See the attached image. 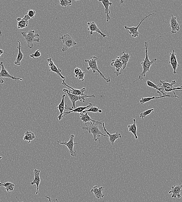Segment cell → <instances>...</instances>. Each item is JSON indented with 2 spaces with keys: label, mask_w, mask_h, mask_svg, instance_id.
I'll return each mask as SVG.
<instances>
[{
  "label": "cell",
  "mask_w": 182,
  "mask_h": 202,
  "mask_svg": "<svg viewBox=\"0 0 182 202\" xmlns=\"http://www.w3.org/2000/svg\"><path fill=\"white\" fill-rule=\"evenodd\" d=\"M144 45L145 46L146 56L145 59H143L142 62H141V67H142L143 69V72L140 75L138 79L134 81L133 82H135L138 80H144V78L145 77L146 73L148 72H150V69L151 66L157 61L156 59H152L151 61L150 60L149 57L148 53V43L147 42H144Z\"/></svg>",
  "instance_id": "6da1fadb"
},
{
  "label": "cell",
  "mask_w": 182,
  "mask_h": 202,
  "mask_svg": "<svg viewBox=\"0 0 182 202\" xmlns=\"http://www.w3.org/2000/svg\"><path fill=\"white\" fill-rule=\"evenodd\" d=\"M99 124L100 123H93L92 122H90L89 126H88L87 124H84L82 129L88 131L89 134H92L93 137V140L95 142H96L98 140H99L100 143V139L99 137H100V135L106 137H108V136L105 135L101 132L98 127Z\"/></svg>",
  "instance_id": "7a4b0ae2"
},
{
  "label": "cell",
  "mask_w": 182,
  "mask_h": 202,
  "mask_svg": "<svg viewBox=\"0 0 182 202\" xmlns=\"http://www.w3.org/2000/svg\"><path fill=\"white\" fill-rule=\"evenodd\" d=\"M21 34L26 42L28 48L30 49L33 47L34 43H39L40 41L38 37L40 35L38 34H35V31H29L28 34L26 32H22Z\"/></svg>",
  "instance_id": "3957f363"
},
{
  "label": "cell",
  "mask_w": 182,
  "mask_h": 202,
  "mask_svg": "<svg viewBox=\"0 0 182 202\" xmlns=\"http://www.w3.org/2000/svg\"><path fill=\"white\" fill-rule=\"evenodd\" d=\"M98 58L95 56H92L91 58V59L90 60H88V59H85V62H87L89 67H87V70H89L90 69H91L92 70L93 73H95L96 71H97L99 73L101 77L103 78L106 81L107 83L110 82V79L109 77L108 78H106L104 76V75L101 73L100 70L98 68L97 60Z\"/></svg>",
  "instance_id": "277c9868"
},
{
  "label": "cell",
  "mask_w": 182,
  "mask_h": 202,
  "mask_svg": "<svg viewBox=\"0 0 182 202\" xmlns=\"http://www.w3.org/2000/svg\"><path fill=\"white\" fill-rule=\"evenodd\" d=\"M59 40L63 41V46L62 50L63 52L68 51L69 48H72L77 44L75 40L68 34L62 36Z\"/></svg>",
  "instance_id": "5b68a950"
},
{
  "label": "cell",
  "mask_w": 182,
  "mask_h": 202,
  "mask_svg": "<svg viewBox=\"0 0 182 202\" xmlns=\"http://www.w3.org/2000/svg\"><path fill=\"white\" fill-rule=\"evenodd\" d=\"M63 91L64 92V93H67L68 96L69 97V100H70L71 102L72 103V106L71 108L73 109H76V106L75 103L77 101H83V103H84L85 98L89 97L95 98V97L94 95H87L86 96H77V95H73L72 94L70 93L69 92V90H68V89H63Z\"/></svg>",
  "instance_id": "8992f818"
},
{
  "label": "cell",
  "mask_w": 182,
  "mask_h": 202,
  "mask_svg": "<svg viewBox=\"0 0 182 202\" xmlns=\"http://www.w3.org/2000/svg\"><path fill=\"white\" fill-rule=\"evenodd\" d=\"M75 137L73 134H71L70 137V139L69 141L68 142L66 141L62 142L60 140L57 141L59 144L64 145L67 147L68 150L70 153L71 156L73 157H75L77 156V151H74L73 150L74 147V145L78 144V143H74V139Z\"/></svg>",
  "instance_id": "52a82bcc"
},
{
  "label": "cell",
  "mask_w": 182,
  "mask_h": 202,
  "mask_svg": "<svg viewBox=\"0 0 182 202\" xmlns=\"http://www.w3.org/2000/svg\"><path fill=\"white\" fill-rule=\"evenodd\" d=\"M153 15H155V14L154 13L150 14V15L146 16L145 18H144L142 20H141L140 22L139 23V24L137 26H136V27H134V26H133V27H128V26H124V27L125 28L126 31H129V33L131 35L132 37L136 38V37H138V35H139V32H138V30L141 23H142L144 21L146 18H148V17L150 16Z\"/></svg>",
  "instance_id": "ba28073f"
},
{
  "label": "cell",
  "mask_w": 182,
  "mask_h": 202,
  "mask_svg": "<svg viewBox=\"0 0 182 202\" xmlns=\"http://www.w3.org/2000/svg\"><path fill=\"white\" fill-rule=\"evenodd\" d=\"M93 105L91 103H89L88 106H80V107H78L76 108V109H73L71 108L70 106H68V105H65V109L69 110L70 111H68V112H64V114L63 115V117H64V116L68 115L69 114L71 113L74 112V113H81L83 112V111H84L86 109H87L88 108H89L91 107V106H92Z\"/></svg>",
  "instance_id": "9c48e42d"
},
{
  "label": "cell",
  "mask_w": 182,
  "mask_h": 202,
  "mask_svg": "<svg viewBox=\"0 0 182 202\" xmlns=\"http://www.w3.org/2000/svg\"><path fill=\"white\" fill-rule=\"evenodd\" d=\"M110 65L116 68L114 73L117 76L121 74L123 71V64L118 57L116 58V59L112 60Z\"/></svg>",
  "instance_id": "30bf717a"
},
{
  "label": "cell",
  "mask_w": 182,
  "mask_h": 202,
  "mask_svg": "<svg viewBox=\"0 0 182 202\" xmlns=\"http://www.w3.org/2000/svg\"><path fill=\"white\" fill-rule=\"evenodd\" d=\"M47 61L48 62V65H49L50 68L49 71L56 73L57 75L60 76L62 79L65 80L66 79V77L64 76L61 73L62 70L57 68L56 66L54 64L53 61L52 60V59L51 58H49V59H47Z\"/></svg>",
  "instance_id": "8fae6325"
},
{
  "label": "cell",
  "mask_w": 182,
  "mask_h": 202,
  "mask_svg": "<svg viewBox=\"0 0 182 202\" xmlns=\"http://www.w3.org/2000/svg\"><path fill=\"white\" fill-rule=\"evenodd\" d=\"M0 65L1 67V72H0V78H10L13 80H15L16 81L19 80L21 81H23V79L21 78H16L15 76H13L9 74L8 72L6 69L5 67L4 64V62H1L0 63Z\"/></svg>",
  "instance_id": "7c38bea8"
},
{
  "label": "cell",
  "mask_w": 182,
  "mask_h": 202,
  "mask_svg": "<svg viewBox=\"0 0 182 202\" xmlns=\"http://www.w3.org/2000/svg\"><path fill=\"white\" fill-rule=\"evenodd\" d=\"M170 56V61L169 63L171 66L173 68L174 74H175L177 73L176 70L178 67H179V64H178L176 56V53L175 52V50L173 49L171 53L169 54Z\"/></svg>",
  "instance_id": "4fadbf2b"
},
{
  "label": "cell",
  "mask_w": 182,
  "mask_h": 202,
  "mask_svg": "<svg viewBox=\"0 0 182 202\" xmlns=\"http://www.w3.org/2000/svg\"><path fill=\"white\" fill-rule=\"evenodd\" d=\"M182 184L175 185L172 186L171 189L168 192L169 194H172V198H181V192Z\"/></svg>",
  "instance_id": "5bb4252c"
},
{
  "label": "cell",
  "mask_w": 182,
  "mask_h": 202,
  "mask_svg": "<svg viewBox=\"0 0 182 202\" xmlns=\"http://www.w3.org/2000/svg\"><path fill=\"white\" fill-rule=\"evenodd\" d=\"M64 80H63L62 84L64 86H66L69 88H70L72 90H69V92L70 93L72 94L73 95H77L78 96H86V95L84 94V93L86 91V89L85 87H83V88L81 89V90H78V89H74L73 87H70L68 84H67L65 82Z\"/></svg>",
  "instance_id": "9a60e30c"
},
{
  "label": "cell",
  "mask_w": 182,
  "mask_h": 202,
  "mask_svg": "<svg viewBox=\"0 0 182 202\" xmlns=\"http://www.w3.org/2000/svg\"><path fill=\"white\" fill-rule=\"evenodd\" d=\"M169 26L171 28V33L172 34L176 33L177 32L180 31V27L177 21L176 17L174 16L172 14L170 19Z\"/></svg>",
  "instance_id": "2e32d148"
},
{
  "label": "cell",
  "mask_w": 182,
  "mask_h": 202,
  "mask_svg": "<svg viewBox=\"0 0 182 202\" xmlns=\"http://www.w3.org/2000/svg\"><path fill=\"white\" fill-rule=\"evenodd\" d=\"M102 126L103 128L104 131L106 133V134H108V137L109 138V141L110 143H111L112 146H113V149L115 141H116L117 139L121 138V134L119 132H116L115 134H110L107 131L106 129L105 126V123H104V122L102 124Z\"/></svg>",
  "instance_id": "e0dca14e"
},
{
  "label": "cell",
  "mask_w": 182,
  "mask_h": 202,
  "mask_svg": "<svg viewBox=\"0 0 182 202\" xmlns=\"http://www.w3.org/2000/svg\"><path fill=\"white\" fill-rule=\"evenodd\" d=\"M87 25L88 26V27L87 30L88 31H90V35H92L93 32H98V33H99L102 36L103 38H105V37H107L106 35L104 34L102 32H101L99 28H98L97 25H96V23H95L94 21L88 22L87 23Z\"/></svg>",
  "instance_id": "ac0fdd59"
},
{
  "label": "cell",
  "mask_w": 182,
  "mask_h": 202,
  "mask_svg": "<svg viewBox=\"0 0 182 202\" xmlns=\"http://www.w3.org/2000/svg\"><path fill=\"white\" fill-rule=\"evenodd\" d=\"M30 19L29 16L27 15H25L24 18H17L18 23L17 27L18 29H23L27 27L29 24V20Z\"/></svg>",
  "instance_id": "d6986e66"
},
{
  "label": "cell",
  "mask_w": 182,
  "mask_h": 202,
  "mask_svg": "<svg viewBox=\"0 0 182 202\" xmlns=\"http://www.w3.org/2000/svg\"><path fill=\"white\" fill-rule=\"evenodd\" d=\"M102 3L105 7V12L106 15V21L108 22L109 20L112 19L111 17L109 15L110 13V11L109 7L110 6H112L113 3L110 2L109 0H102V1H98Z\"/></svg>",
  "instance_id": "ffe728a7"
},
{
  "label": "cell",
  "mask_w": 182,
  "mask_h": 202,
  "mask_svg": "<svg viewBox=\"0 0 182 202\" xmlns=\"http://www.w3.org/2000/svg\"><path fill=\"white\" fill-rule=\"evenodd\" d=\"M40 171L39 170H37V169L34 170V179L31 182V185H33L34 184L36 185L37 187V191L36 192V195L38 194L39 186L40 185V181H41V179H40Z\"/></svg>",
  "instance_id": "44dd1931"
},
{
  "label": "cell",
  "mask_w": 182,
  "mask_h": 202,
  "mask_svg": "<svg viewBox=\"0 0 182 202\" xmlns=\"http://www.w3.org/2000/svg\"><path fill=\"white\" fill-rule=\"evenodd\" d=\"M172 98V97H176L177 98H179V97L177 95H165V96H161L159 97H155V96L152 97H147V98H141V99L140 100V102L142 105H144V103H147V102H149L151 101L152 100H154L155 99H158V98Z\"/></svg>",
  "instance_id": "7402d4cb"
},
{
  "label": "cell",
  "mask_w": 182,
  "mask_h": 202,
  "mask_svg": "<svg viewBox=\"0 0 182 202\" xmlns=\"http://www.w3.org/2000/svg\"><path fill=\"white\" fill-rule=\"evenodd\" d=\"M66 97V95H63L62 96V99L61 102L57 106V108L59 109L60 112V114L59 116L57 117V118L59 120H60L63 118V115L64 114V110L65 109V105L64 102V98Z\"/></svg>",
  "instance_id": "603a6c76"
},
{
  "label": "cell",
  "mask_w": 182,
  "mask_h": 202,
  "mask_svg": "<svg viewBox=\"0 0 182 202\" xmlns=\"http://www.w3.org/2000/svg\"><path fill=\"white\" fill-rule=\"evenodd\" d=\"M122 51L123 53L122 55L118 56V58L120 59L123 64L122 70H123L127 66V64L130 59V55L128 53H125L123 51Z\"/></svg>",
  "instance_id": "cb8c5ba5"
},
{
  "label": "cell",
  "mask_w": 182,
  "mask_h": 202,
  "mask_svg": "<svg viewBox=\"0 0 182 202\" xmlns=\"http://www.w3.org/2000/svg\"><path fill=\"white\" fill-rule=\"evenodd\" d=\"M103 187H100L98 188L97 186H94L91 190V192H93L95 197L98 199L104 198V195L102 194Z\"/></svg>",
  "instance_id": "d4e9b609"
},
{
  "label": "cell",
  "mask_w": 182,
  "mask_h": 202,
  "mask_svg": "<svg viewBox=\"0 0 182 202\" xmlns=\"http://www.w3.org/2000/svg\"><path fill=\"white\" fill-rule=\"evenodd\" d=\"M176 82L175 80L172 81L170 83L166 82V81L161 80L158 85L161 88L164 89V90H167V89H172L175 87H173V85L176 84Z\"/></svg>",
  "instance_id": "484cf974"
},
{
  "label": "cell",
  "mask_w": 182,
  "mask_h": 202,
  "mask_svg": "<svg viewBox=\"0 0 182 202\" xmlns=\"http://www.w3.org/2000/svg\"><path fill=\"white\" fill-rule=\"evenodd\" d=\"M18 43L19 44V46L17 47L18 49V53L16 60L14 62V64L16 65L19 66L21 65V62L23 58V54L21 51V42L19 40H18Z\"/></svg>",
  "instance_id": "4316f807"
},
{
  "label": "cell",
  "mask_w": 182,
  "mask_h": 202,
  "mask_svg": "<svg viewBox=\"0 0 182 202\" xmlns=\"http://www.w3.org/2000/svg\"><path fill=\"white\" fill-rule=\"evenodd\" d=\"M80 117L81 118V120L83 121L84 124H87V122H92L93 123H100V124H102V123H100L99 121H96V120H92L90 117V116L88 115L87 112H85V113H80Z\"/></svg>",
  "instance_id": "83f0119b"
},
{
  "label": "cell",
  "mask_w": 182,
  "mask_h": 202,
  "mask_svg": "<svg viewBox=\"0 0 182 202\" xmlns=\"http://www.w3.org/2000/svg\"><path fill=\"white\" fill-rule=\"evenodd\" d=\"M133 124L128 125L127 127L128 128L129 131L131 132L135 136V139L137 140L138 139V136L137 135V125L136 123V120L134 119Z\"/></svg>",
  "instance_id": "f1b7e54d"
},
{
  "label": "cell",
  "mask_w": 182,
  "mask_h": 202,
  "mask_svg": "<svg viewBox=\"0 0 182 202\" xmlns=\"http://www.w3.org/2000/svg\"><path fill=\"white\" fill-rule=\"evenodd\" d=\"M35 138V135L31 131H26L24 137H23V140L28 141V143H29Z\"/></svg>",
  "instance_id": "f546056e"
},
{
  "label": "cell",
  "mask_w": 182,
  "mask_h": 202,
  "mask_svg": "<svg viewBox=\"0 0 182 202\" xmlns=\"http://www.w3.org/2000/svg\"><path fill=\"white\" fill-rule=\"evenodd\" d=\"M0 187H5V190L7 192L12 191L15 187V185L13 183L7 182L2 183L0 182Z\"/></svg>",
  "instance_id": "4dcf8cb0"
},
{
  "label": "cell",
  "mask_w": 182,
  "mask_h": 202,
  "mask_svg": "<svg viewBox=\"0 0 182 202\" xmlns=\"http://www.w3.org/2000/svg\"><path fill=\"white\" fill-rule=\"evenodd\" d=\"M146 85L148 86V87H152V88L156 89V90H158V91L162 93L163 96H165V95H167L162 91L164 90V89L161 88V87H158V85H155V84H154L153 82L150 81L148 80L146 83Z\"/></svg>",
  "instance_id": "1f68e13d"
},
{
  "label": "cell",
  "mask_w": 182,
  "mask_h": 202,
  "mask_svg": "<svg viewBox=\"0 0 182 202\" xmlns=\"http://www.w3.org/2000/svg\"><path fill=\"white\" fill-rule=\"evenodd\" d=\"M102 112V110H101L99 109V108L97 107H93L92 106H91V108H89L87 110H85L83 111V113H85V112H99L100 113H101Z\"/></svg>",
  "instance_id": "d6a6232c"
},
{
  "label": "cell",
  "mask_w": 182,
  "mask_h": 202,
  "mask_svg": "<svg viewBox=\"0 0 182 202\" xmlns=\"http://www.w3.org/2000/svg\"><path fill=\"white\" fill-rule=\"evenodd\" d=\"M153 111L154 109H152L144 111V112H141L140 114V117L142 119V120H144V117L150 114Z\"/></svg>",
  "instance_id": "836d02e7"
},
{
  "label": "cell",
  "mask_w": 182,
  "mask_h": 202,
  "mask_svg": "<svg viewBox=\"0 0 182 202\" xmlns=\"http://www.w3.org/2000/svg\"><path fill=\"white\" fill-rule=\"evenodd\" d=\"M72 1L70 0H60V4L63 7H67L71 5Z\"/></svg>",
  "instance_id": "e575fe53"
},
{
  "label": "cell",
  "mask_w": 182,
  "mask_h": 202,
  "mask_svg": "<svg viewBox=\"0 0 182 202\" xmlns=\"http://www.w3.org/2000/svg\"><path fill=\"white\" fill-rule=\"evenodd\" d=\"M85 76V73L84 72L82 71L81 69L80 70L78 75L77 76L78 79V80H82V81H84V77Z\"/></svg>",
  "instance_id": "d590c367"
},
{
  "label": "cell",
  "mask_w": 182,
  "mask_h": 202,
  "mask_svg": "<svg viewBox=\"0 0 182 202\" xmlns=\"http://www.w3.org/2000/svg\"><path fill=\"white\" fill-rule=\"evenodd\" d=\"M27 12V15L29 16V18L30 19L34 18L36 13V12L35 10H32V9H29V10Z\"/></svg>",
  "instance_id": "8d00e7d4"
},
{
  "label": "cell",
  "mask_w": 182,
  "mask_h": 202,
  "mask_svg": "<svg viewBox=\"0 0 182 202\" xmlns=\"http://www.w3.org/2000/svg\"><path fill=\"white\" fill-rule=\"evenodd\" d=\"M41 53H40L39 50H37L36 51L35 53L33 54H30V57L35 59L36 58L39 57L41 56Z\"/></svg>",
  "instance_id": "74e56055"
},
{
  "label": "cell",
  "mask_w": 182,
  "mask_h": 202,
  "mask_svg": "<svg viewBox=\"0 0 182 202\" xmlns=\"http://www.w3.org/2000/svg\"><path fill=\"white\" fill-rule=\"evenodd\" d=\"M80 68H77L74 70V73L75 74V77L76 78H77V76L78 75L79 72L80 71Z\"/></svg>",
  "instance_id": "f35d334b"
},
{
  "label": "cell",
  "mask_w": 182,
  "mask_h": 202,
  "mask_svg": "<svg viewBox=\"0 0 182 202\" xmlns=\"http://www.w3.org/2000/svg\"><path fill=\"white\" fill-rule=\"evenodd\" d=\"M46 198H47L48 200H49V202H53L52 200H51V199L50 198V197H48L47 196H45Z\"/></svg>",
  "instance_id": "ab89813d"
},
{
  "label": "cell",
  "mask_w": 182,
  "mask_h": 202,
  "mask_svg": "<svg viewBox=\"0 0 182 202\" xmlns=\"http://www.w3.org/2000/svg\"><path fill=\"white\" fill-rule=\"evenodd\" d=\"M4 53V51L2 49H0V58L1 57V55L3 54Z\"/></svg>",
  "instance_id": "60d3db41"
},
{
  "label": "cell",
  "mask_w": 182,
  "mask_h": 202,
  "mask_svg": "<svg viewBox=\"0 0 182 202\" xmlns=\"http://www.w3.org/2000/svg\"><path fill=\"white\" fill-rule=\"evenodd\" d=\"M51 200L53 202H60L57 199L55 200H52L51 199Z\"/></svg>",
  "instance_id": "b9f144b4"
},
{
  "label": "cell",
  "mask_w": 182,
  "mask_h": 202,
  "mask_svg": "<svg viewBox=\"0 0 182 202\" xmlns=\"http://www.w3.org/2000/svg\"><path fill=\"white\" fill-rule=\"evenodd\" d=\"M4 82V81L2 79L0 80V84H3Z\"/></svg>",
  "instance_id": "7bdbcfd3"
},
{
  "label": "cell",
  "mask_w": 182,
  "mask_h": 202,
  "mask_svg": "<svg viewBox=\"0 0 182 202\" xmlns=\"http://www.w3.org/2000/svg\"><path fill=\"white\" fill-rule=\"evenodd\" d=\"M1 22H2L0 21V23H1ZM2 32H1V31L0 30V37L2 36Z\"/></svg>",
  "instance_id": "ee69618b"
},
{
  "label": "cell",
  "mask_w": 182,
  "mask_h": 202,
  "mask_svg": "<svg viewBox=\"0 0 182 202\" xmlns=\"http://www.w3.org/2000/svg\"><path fill=\"white\" fill-rule=\"evenodd\" d=\"M2 156L0 157V159H2Z\"/></svg>",
  "instance_id": "f6af8a7d"
},
{
  "label": "cell",
  "mask_w": 182,
  "mask_h": 202,
  "mask_svg": "<svg viewBox=\"0 0 182 202\" xmlns=\"http://www.w3.org/2000/svg\"></svg>",
  "instance_id": "bcb514c9"
}]
</instances>
